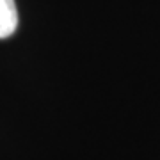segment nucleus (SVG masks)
<instances>
[{"label":"nucleus","instance_id":"1","mask_svg":"<svg viewBox=\"0 0 160 160\" xmlns=\"http://www.w3.org/2000/svg\"><path fill=\"white\" fill-rule=\"evenodd\" d=\"M18 27V11L14 0H0V39H6Z\"/></svg>","mask_w":160,"mask_h":160}]
</instances>
